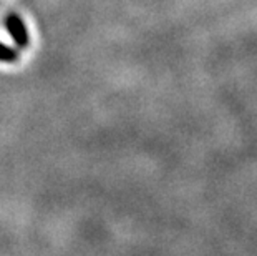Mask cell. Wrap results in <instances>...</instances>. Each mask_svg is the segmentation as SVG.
<instances>
[{
  "label": "cell",
  "mask_w": 257,
  "mask_h": 256,
  "mask_svg": "<svg viewBox=\"0 0 257 256\" xmlns=\"http://www.w3.org/2000/svg\"><path fill=\"white\" fill-rule=\"evenodd\" d=\"M19 60V50L7 43L0 42V62L2 63H14Z\"/></svg>",
  "instance_id": "cell-2"
},
{
  "label": "cell",
  "mask_w": 257,
  "mask_h": 256,
  "mask_svg": "<svg viewBox=\"0 0 257 256\" xmlns=\"http://www.w3.org/2000/svg\"><path fill=\"white\" fill-rule=\"evenodd\" d=\"M4 25H5V30L9 32V35L12 37V40H14L15 45H17L19 48H27V47H29V43H30L29 30H27L25 22L22 20V17H20L19 14L10 12V14L5 15Z\"/></svg>",
  "instance_id": "cell-1"
}]
</instances>
